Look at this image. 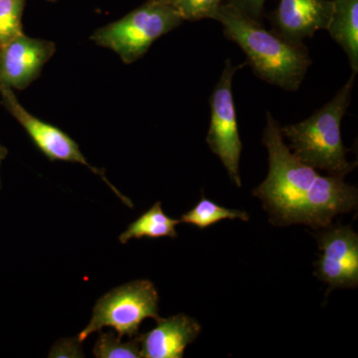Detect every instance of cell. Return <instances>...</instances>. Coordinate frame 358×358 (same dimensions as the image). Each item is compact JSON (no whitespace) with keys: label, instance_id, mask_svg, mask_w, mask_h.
<instances>
[{"label":"cell","instance_id":"ac0fdd59","mask_svg":"<svg viewBox=\"0 0 358 358\" xmlns=\"http://www.w3.org/2000/svg\"><path fill=\"white\" fill-rule=\"evenodd\" d=\"M82 343L76 338H64L53 345L49 357H84Z\"/></svg>","mask_w":358,"mask_h":358},{"label":"cell","instance_id":"8fae6325","mask_svg":"<svg viewBox=\"0 0 358 358\" xmlns=\"http://www.w3.org/2000/svg\"><path fill=\"white\" fill-rule=\"evenodd\" d=\"M157 327L147 334H138L141 357L181 358L185 348L195 341L201 326L185 313L157 320Z\"/></svg>","mask_w":358,"mask_h":358},{"label":"cell","instance_id":"3957f363","mask_svg":"<svg viewBox=\"0 0 358 358\" xmlns=\"http://www.w3.org/2000/svg\"><path fill=\"white\" fill-rule=\"evenodd\" d=\"M357 74L348 81L326 105L307 120L281 127L289 148L301 162L315 169L327 171L329 176L345 178L357 167L346 159L348 150L341 138V121L352 101Z\"/></svg>","mask_w":358,"mask_h":358},{"label":"cell","instance_id":"d6986e66","mask_svg":"<svg viewBox=\"0 0 358 358\" xmlns=\"http://www.w3.org/2000/svg\"><path fill=\"white\" fill-rule=\"evenodd\" d=\"M223 3L234 6L252 20L262 23L265 0H224Z\"/></svg>","mask_w":358,"mask_h":358},{"label":"cell","instance_id":"8992f818","mask_svg":"<svg viewBox=\"0 0 358 358\" xmlns=\"http://www.w3.org/2000/svg\"><path fill=\"white\" fill-rule=\"evenodd\" d=\"M244 64L234 66L230 59L210 96V126L206 141L214 155H217L233 182L241 187L239 162L243 143L238 131L236 109L233 100L232 84L238 70Z\"/></svg>","mask_w":358,"mask_h":358},{"label":"cell","instance_id":"30bf717a","mask_svg":"<svg viewBox=\"0 0 358 358\" xmlns=\"http://www.w3.org/2000/svg\"><path fill=\"white\" fill-rule=\"evenodd\" d=\"M333 6V0H280L271 14L272 31L289 41L303 42L327 30Z\"/></svg>","mask_w":358,"mask_h":358},{"label":"cell","instance_id":"52a82bcc","mask_svg":"<svg viewBox=\"0 0 358 358\" xmlns=\"http://www.w3.org/2000/svg\"><path fill=\"white\" fill-rule=\"evenodd\" d=\"M0 98L4 108L16 121L20 122L34 145L47 159L51 162H75V164H83L88 167L92 173L102 178L110 189L114 190L117 196L122 199L127 206L133 208V202L115 188V186L106 178L105 171L103 169H96L89 164L88 160L80 150L79 145L65 131L30 114L16 98L13 89L0 86Z\"/></svg>","mask_w":358,"mask_h":358},{"label":"cell","instance_id":"5bb4252c","mask_svg":"<svg viewBox=\"0 0 358 358\" xmlns=\"http://www.w3.org/2000/svg\"><path fill=\"white\" fill-rule=\"evenodd\" d=\"M235 220L240 219L242 221H249L248 213L245 211L228 209L216 204L215 202L201 197L199 203L180 218V222L196 226L199 229L203 230L210 227L214 224L223 220Z\"/></svg>","mask_w":358,"mask_h":358},{"label":"cell","instance_id":"5b68a950","mask_svg":"<svg viewBox=\"0 0 358 358\" xmlns=\"http://www.w3.org/2000/svg\"><path fill=\"white\" fill-rule=\"evenodd\" d=\"M145 319L159 320V293L148 280H138L117 287L103 294L93 308L88 326L77 336L83 343L87 338L103 327H112L117 338L138 336Z\"/></svg>","mask_w":358,"mask_h":358},{"label":"cell","instance_id":"4fadbf2b","mask_svg":"<svg viewBox=\"0 0 358 358\" xmlns=\"http://www.w3.org/2000/svg\"><path fill=\"white\" fill-rule=\"evenodd\" d=\"M180 220L169 217L162 210V203L157 202L152 205L143 215L129 224L127 230L120 235L119 240L122 244H127L131 239H141V238H176V225Z\"/></svg>","mask_w":358,"mask_h":358},{"label":"cell","instance_id":"9c48e42d","mask_svg":"<svg viewBox=\"0 0 358 358\" xmlns=\"http://www.w3.org/2000/svg\"><path fill=\"white\" fill-rule=\"evenodd\" d=\"M55 44L24 32L0 46V86L23 91L41 75L55 54Z\"/></svg>","mask_w":358,"mask_h":358},{"label":"cell","instance_id":"277c9868","mask_svg":"<svg viewBox=\"0 0 358 358\" xmlns=\"http://www.w3.org/2000/svg\"><path fill=\"white\" fill-rule=\"evenodd\" d=\"M183 18L162 0H148L128 15L99 28L91 40L114 51L126 64L143 57L154 42L182 24Z\"/></svg>","mask_w":358,"mask_h":358},{"label":"cell","instance_id":"9a60e30c","mask_svg":"<svg viewBox=\"0 0 358 358\" xmlns=\"http://www.w3.org/2000/svg\"><path fill=\"white\" fill-rule=\"evenodd\" d=\"M138 334L131 341L122 343L113 333H102L94 346V357L96 358H138L141 357V343Z\"/></svg>","mask_w":358,"mask_h":358},{"label":"cell","instance_id":"2e32d148","mask_svg":"<svg viewBox=\"0 0 358 358\" xmlns=\"http://www.w3.org/2000/svg\"><path fill=\"white\" fill-rule=\"evenodd\" d=\"M25 0H0V46L23 33Z\"/></svg>","mask_w":358,"mask_h":358},{"label":"cell","instance_id":"7a4b0ae2","mask_svg":"<svg viewBox=\"0 0 358 358\" xmlns=\"http://www.w3.org/2000/svg\"><path fill=\"white\" fill-rule=\"evenodd\" d=\"M212 20L223 26L226 38L239 45L256 76L286 91H298L312 64L307 46L268 31L234 6L222 3Z\"/></svg>","mask_w":358,"mask_h":358},{"label":"cell","instance_id":"7c38bea8","mask_svg":"<svg viewBox=\"0 0 358 358\" xmlns=\"http://www.w3.org/2000/svg\"><path fill=\"white\" fill-rule=\"evenodd\" d=\"M327 30L348 55L352 73H358V0H333Z\"/></svg>","mask_w":358,"mask_h":358},{"label":"cell","instance_id":"ba28073f","mask_svg":"<svg viewBox=\"0 0 358 358\" xmlns=\"http://www.w3.org/2000/svg\"><path fill=\"white\" fill-rule=\"evenodd\" d=\"M320 256L315 275L334 289L358 285V235L350 226L329 225L315 234Z\"/></svg>","mask_w":358,"mask_h":358},{"label":"cell","instance_id":"6da1fadb","mask_svg":"<svg viewBox=\"0 0 358 358\" xmlns=\"http://www.w3.org/2000/svg\"><path fill=\"white\" fill-rule=\"evenodd\" d=\"M262 141L268 150V173L253 192L275 226L303 224L329 227L339 214L357 209V188L343 178L322 176L291 152L279 122L267 112Z\"/></svg>","mask_w":358,"mask_h":358},{"label":"cell","instance_id":"ffe728a7","mask_svg":"<svg viewBox=\"0 0 358 358\" xmlns=\"http://www.w3.org/2000/svg\"><path fill=\"white\" fill-rule=\"evenodd\" d=\"M7 155V150L6 148L2 147L1 145H0V166H1L2 160L6 159ZM0 186H1V182H0Z\"/></svg>","mask_w":358,"mask_h":358},{"label":"cell","instance_id":"e0dca14e","mask_svg":"<svg viewBox=\"0 0 358 358\" xmlns=\"http://www.w3.org/2000/svg\"><path fill=\"white\" fill-rule=\"evenodd\" d=\"M173 7L183 20L199 21L213 17L224 0H162Z\"/></svg>","mask_w":358,"mask_h":358}]
</instances>
